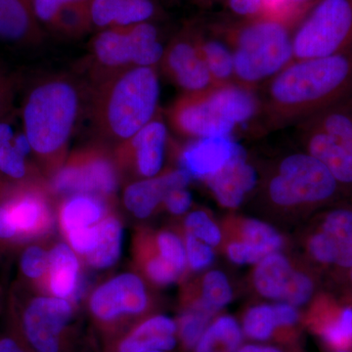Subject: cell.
<instances>
[{"mask_svg":"<svg viewBox=\"0 0 352 352\" xmlns=\"http://www.w3.org/2000/svg\"><path fill=\"white\" fill-rule=\"evenodd\" d=\"M78 261L75 252L65 243L50 252V289L56 298H71L78 291Z\"/></svg>","mask_w":352,"mask_h":352,"instance_id":"cell-25","label":"cell"},{"mask_svg":"<svg viewBox=\"0 0 352 352\" xmlns=\"http://www.w3.org/2000/svg\"><path fill=\"white\" fill-rule=\"evenodd\" d=\"M333 352H352V347L351 349H335Z\"/></svg>","mask_w":352,"mask_h":352,"instance_id":"cell-52","label":"cell"},{"mask_svg":"<svg viewBox=\"0 0 352 352\" xmlns=\"http://www.w3.org/2000/svg\"><path fill=\"white\" fill-rule=\"evenodd\" d=\"M212 315L214 312L210 311L201 300L182 315L178 328L180 339L185 347L195 349L206 329L210 325Z\"/></svg>","mask_w":352,"mask_h":352,"instance_id":"cell-32","label":"cell"},{"mask_svg":"<svg viewBox=\"0 0 352 352\" xmlns=\"http://www.w3.org/2000/svg\"><path fill=\"white\" fill-rule=\"evenodd\" d=\"M177 325L164 315L141 323L120 344V352L168 351L176 346Z\"/></svg>","mask_w":352,"mask_h":352,"instance_id":"cell-21","label":"cell"},{"mask_svg":"<svg viewBox=\"0 0 352 352\" xmlns=\"http://www.w3.org/2000/svg\"><path fill=\"white\" fill-rule=\"evenodd\" d=\"M187 232L208 245H217L221 240L219 227L204 212H191L185 221Z\"/></svg>","mask_w":352,"mask_h":352,"instance_id":"cell-37","label":"cell"},{"mask_svg":"<svg viewBox=\"0 0 352 352\" xmlns=\"http://www.w3.org/2000/svg\"><path fill=\"white\" fill-rule=\"evenodd\" d=\"M296 24L259 16L237 25H217L232 50L235 82L258 89L292 63Z\"/></svg>","mask_w":352,"mask_h":352,"instance_id":"cell-4","label":"cell"},{"mask_svg":"<svg viewBox=\"0 0 352 352\" xmlns=\"http://www.w3.org/2000/svg\"><path fill=\"white\" fill-rule=\"evenodd\" d=\"M244 150L233 135L194 139L182 149L179 168L186 171L191 179L206 182Z\"/></svg>","mask_w":352,"mask_h":352,"instance_id":"cell-14","label":"cell"},{"mask_svg":"<svg viewBox=\"0 0 352 352\" xmlns=\"http://www.w3.org/2000/svg\"><path fill=\"white\" fill-rule=\"evenodd\" d=\"M258 180V173L248 162V154L244 150L206 182L222 206L237 208L245 196L256 186Z\"/></svg>","mask_w":352,"mask_h":352,"instance_id":"cell-17","label":"cell"},{"mask_svg":"<svg viewBox=\"0 0 352 352\" xmlns=\"http://www.w3.org/2000/svg\"><path fill=\"white\" fill-rule=\"evenodd\" d=\"M198 38L201 54L215 87L235 82L232 50L219 28L215 25L208 31L199 27Z\"/></svg>","mask_w":352,"mask_h":352,"instance_id":"cell-22","label":"cell"},{"mask_svg":"<svg viewBox=\"0 0 352 352\" xmlns=\"http://www.w3.org/2000/svg\"><path fill=\"white\" fill-rule=\"evenodd\" d=\"M50 268V254L43 248L31 245L23 252L21 258V270L25 276L31 279H38L43 276Z\"/></svg>","mask_w":352,"mask_h":352,"instance_id":"cell-39","label":"cell"},{"mask_svg":"<svg viewBox=\"0 0 352 352\" xmlns=\"http://www.w3.org/2000/svg\"><path fill=\"white\" fill-rule=\"evenodd\" d=\"M133 67L156 68L161 65L166 46L160 39L159 30L151 22L131 25Z\"/></svg>","mask_w":352,"mask_h":352,"instance_id":"cell-29","label":"cell"},{"mask_svg":"<svg viewBox=\"0 0 352 352\" xmlns=\"http://www.w3.org/2000/svg\"><path fill=\"white\" fill-rule=\"evenodd\" d=\"M106 214L100 197L78 194L68 197L61 208L60 220L65 233L82 230L97 226Z\"/></svg>","mask_w":352,"mask_h":352,"instance_id":"cell-26","label":"cell"},{"mask_svg":"<svg viewBox=\"0 0 352 352\" xmlns=\"http://www.w3.org/2000/svg\"><path fill=\"white\" fill-rule=\"evenodd\" d=\"M32 151L25 136L14 138L11 127L0 124V171L14 179L27 173L25 157Z\"/></svg>","mask_w":352,"mask_h":352,"instance_id":"cell-30","label":"cell"},{"mask_svg":"<svg viewBox=\"0 0 352 352\" xmlns=\"http://www.w3.org/2000/svg\"><path fill=\"white\" fill-rule=\"evenodd\" d=\"M71 305L60 298H36L23 314V331L36 352H59L61 337L71 320Z\"/></svg>","mask_w":352,"mask_h":352,"instance_id":"cell-11","label":"cell"},{"mask_svg":"<svg viewBox=\"0 0 352 352\" xmlns=\"http://www.w3.org/2000/svg\"><path fill=\"white\" fill-rule=\"evenodd\" d=\"M166 208L173 214H182L192 204L191 193L186 188L171 190L164 200Z\"/></svg>","mask_w":352,"mask_h":352,"instance_id":"cell-45","label":"cell"},{"mask_svg":"<svg viewBox=\"0 0 352 352\" xmlns=\"http://www.w3.org/2000/svg\"><path fill=\"white\" fill-rule=\"evenodd\" d=\"M243 331L232 317L222 316L208 326L195 346V352H237Z\"/></svg>","mask_w":352,"mask_h":352,"instance_id":"cell-28","label":"cell"},{"mask_svg":"<svg viewBox=\"0 0 352 352\" xmlns=\"http://www.w3.org/2000/svg\"><path fill=\"white\" fill-rule=\"evenodd\" d=\"M186 256L190 266L194 270H201L208 267L214 261V252L208 245L204 244L194 236L187 234Z\"/></svg>","mask_w":352,"mask_h":352,"instance_id":"cell-40","label":"cell"},{"mask_svg":"<svg viewBox=\"0 0 352 352\" xmlns=\"http://www.w3.org/2000/svg\"><path fill=\"white\" fill-rule=\"evenodd\" d=\"M0 352H28L18 344V342L10 338H4L0 340Z\"/></svg>","mask_w":352,"mask_h":352,"instance_id":"cell-50","label":"cell"},{"mask_svg":"<svg viewBox=\"0 0 352 352\" xmlns=\"http://www.w3.org/2000/svg\"><path fill=\"white\" fill-rule=\"evenodd\" d=\"M228 256L233 263L238 264L256 263L263 259L258 252L244 242H236L229 245Z\"/></svg>","mask_w":352,"mask_h":352,"instance_id":"cell-46","label":"cell"},{"mask_svg":"<svg viewBox=\"0 0 352 352\" xmlns=\"http://www.w3.org/2000/svg\"><path fill=\"white\" fill-rule=\"evenodd\" d=\"M91 54L99 69L98 78L133 67L131 25L109 28L97 32L92 39Z\"/></svg>","mask_w":352,"mask_h":352,"instance_id":"cell-19","label":"cell"},{"mask_svg":"<svg viewBox=\"0 0 352 352\" xmlns=\"http://www.w3.org/2000/svg\"><path fill=\"white\" fill-rule=\"evenodd\" d=\"M94 30L150 22L157 15L155 0H89Z\"/></svg>","mask_w":352,"mask_h":352,"instance_id":"cell-18","label":"cell"},{"mask_svg":"<svg viewBox=\"0 0 352 352\" xmlns=\"http://www.w3.org/2000/svg\"><path fill=\"white\" fill-rule=\"evenodd\" d=\"M199 25L183 28L166 46L162 63L164 75L183 94H199L217 87L199 44Z\"/></svg>","mask_w":352,"mask_h":352,"instance_id":"cell-10","label":"cell"},{"mask_svg":"<svg viewBox=\"0 0 352 352\" xmlns=\"http://www.w3.org/2000/svg\"><path fill=\"white\" fill-rule=\"evenodd\" d=\"M90 310L98 320L113 322L124 315L142 314L148 296L142 280L124 273L101 285L90 298Z\"/></svg>","mask_w":352,"mask_h":352,"instance_id":"cell-12","label":"cell"},{"mask_svg":"<svg viewBox=\"0 0 352 352\" xmlns=\"http://www.w3.org/2000/svg\"><path fill=\"white\" fill-rule=\"evenodd\" d=\"M67 237L75 252L88 256L90 252H94L98 241V224L67 234Z\"/></svg>","mask_w":352,"mask_h":352,"instance_id":"cell-42","label":"cell"},{"mask_svg":"<svg viewBox=\"0 0 352 352\" xmlns=\"http://www.w3.org/2000/svg\"><path fill=\"white\" fill-rule=\"evenodd\" d=\"M12 94V85L8 78L0 75V112L6 108Z\"/></svg>","mask_w":352,"mask_h":352,"instance_id":"cell-49","label":"cell"},{"mask_svg":"<svg viewBox=\"0 0 352 352\" xmlns=\"http://www.w3.org/2000/svg\"><path fill=\"white\" fill-rule=\"evenodd\" d=\"M17 234L8 210L0 206V239H11Z\"/></svg>","mask_w":352,"mask_h":352,"instance_id":"cell-48","label":"cell"},{"mask_svg":"<svg viewBox=\"0 0 352 352\" xmlns=\"http://www.w3.org/2000/svg\"><path fill=\"white\" fill-rule=\"evenodd\" d=\"M328 168L308 153L289 155L280 162L268 182L270 200L283 207L323 203L339 191Z\"/></svg>","mask_w":352,"mask_h":352,"instance_id":"cell-7","label":"cell"},{"mask_svg":"<svg viewBox=\"0 0 352 352\" xmlns=\"http://www.w3.org/2000/svg\"><path fill=\"white\" fill-rule=\"evenodd\" d=\"M89 0L73 2L59 9L48 25L60 34L78 36L94 30L89 14Z\"/></svg>","mask_w":352,"mask_h":352,"instance_id":"cell-31","label":"cell"},{"mask_svg":"<svg viewBox=\"0 0 352 352\" xmlns=\"http://www.w3.org/2000/svg\"><path fill=\"white\" fill-rule=\"evenodd\" d=\"M294 60L352 51V0H318L293 32Z\"/></svg>","mask_w":352,"mask_h":352,"instance_id":"cell-6","label":"cell"},{"mask_svg":"<svg viewBox=\"0 0 352 352\" xmlns=\"http://www.w3.org/2000/svg\"><path fill=\"white\" fill-rule=\"evenodd\" d=\"M82 95L68 78H51L32 88L23 108L24 135L38 157L61 168L67 146L80 117Z\"/></svg>","mask_w":352,"mask_h":352,"instance_id":"cell-3","label":"cell"},{"mask_svg":"<svg viewBox=\"0 0 352 352\" xmlns=\"http://www.w3.org/2000/svg\"><path fill=\"white\" fill-rule=\"evenodd\" d=\"M190 177L186 171H168L152 178H144L131 183L124 193V203L127 210L138 219H147L155 208L164 201L171 190L186 188Z\"/></svg>","mask_w":352,"mask_h":352,"instance_id":"cell-16","label":"cell"},{"mask_svg":"<svg viewBox=\"0 0 352 352\" xmlns=\"http://www.w3.org/2000/svg\"><path fill=\"white\" fill-rule=\"evenodd\" d=\"M82 0H34V10L39 24L50 25L58 11L67 4Z\"/></svg>","mask_w":352,"mask_h":352,"instance_id":"cell-43","label":"cell"},{"mask_svg":"<svg viewBox=\"0 0 352 352\" xmlns=\"http://www.w3.org/2000/svg\"><path fill=\"white\" fill-rule=\"evenodd\" d=\"M278 328L293 327L298 323V310L289 303H279L273 307Z\"/></svg>","mask_w":352,"mask_h":352,"instance_id":"cell-47","label":"cell"},{"mask_svg":"<svg viewBox=\"0 0 352 352\" xmlns=\"http://www.w3.org/2000/svg\"><path fill=\"white\" fill-rule=\"evenodd\" d=\"M351 281H352V268H351Z\"/></svg>","mask_w":352,"mask_h":352,"instance_id":"cell-54","label":"cell"},{"mask_svg":"<svg viewBox=\"0 0 352 352\" xmlns=\"http://www.w3.org/2000/svg\"><path fill=\"white\" fill-rule=\"evenodd\" d=\"M170 129L191 139L233 135L237 127L227 118L215 87L199 94H182L168 109Z\"/></svg>","mask_w":352,"mask_h":352,"instance_id":"cell-9","label":"cell"},{"mask_svg":"<svg viewBox=\"0 0 352 352\" xmlns=\"http://www.w3.org/2000/svg\"><path fill=\"white\" fill-rule=\"evenodd\" d=\"M157 245L162 258L182 273L186 266L187 256L186 250L179 238L170 232L161 233L157 237Z\"/></svg>","mask_w":352,"mask_h":352,"instance_id":"cell-38","label":"cell"},{"mask_svg":"<svg viewBox=\"0 0 352 352\" xmlns=\"http://www.w3.org/2000/svg\"><path fill=\"white\" fill-rule=\"evenodd\" d=\"M309 251L319 263L352 268V210L329 212L320 231L310 240Z\"/></svg>","mask_w":352,"mask_h":352,"instance_id":"cell-15","label":"cell"},{"mask_svg":"<svg viewBox=\"0 0 352 352\" xmlns=\"http://www.w3.org/2000/svg\"><path fill=\"white\" fill-rule=\"evenodd\" d=\"M160 80L156 68L129 67L96 78L92 122L97 133L122 144L159 113Z\"/></svg>","mask_w":352,"mask_h":352,"instance_id":"cell-2","label":"cell"},{"mask_svg":"<svg viewBox=\"0 0 352 352\" xmlns=\"http://www.w3.org/2000/svg\"><path fill=\"white\" fill-rule=\"evenodd\" d=\"M243 242L258 252L263 258L275 254L282 247V239L272 227L258 221L250 219L243 226Z\"/></svg>","mask_w":352,"mask_h":352,"instance_id":"cell-33","label":"cell"},{"mask_svg":"<svg viewBox=\"0 0 352 352\" xmlns=\"http://www.w3.org/2000/svg\"><path fill=\"white\" fill-rule=\"evenodd\" d=\"M17 233L34 235L46 230L50 214L43 196L36 192H25L15 197L6 207Z\"/></svg>","mask_w":352,"mask_h":352,"instance_id":"cell-24","label":"cell"},{"mask_svg":"<svg viewBox=\"0 0 352 352\" xmlns=\"http://www.w3.org/2000/svg\"><path fill=\"white\" fill-rule=\"evenodd\" d=\"M237 352H284L275 346H259V344H247L241 346Z\"/></svg>","mask_w":352,"mask_h":352,"instance_id":"cell-51","label":"cell"},{"mask_svg":"<svg viewBox=\"0 0 352 352\" xmlns=\"http://www.w3.org/2000/svg\"><path fill=\"white\" fill-rule=\"evenodd\" d=\"M146 272L153 282L159 285L173 283L182 274L161 256L148 261L146 264Z\"/></svg>","mask_w":352,"mask_h":352,"instance_id":"cell-41","label":"cell"},{"mask_svg":"<svg viewBox=\"0 0 352 352\" xmlns=\"http://www.w3.org/2000/svg\"><path fill=\"white\" fill-rule=\"evenodd\" d=\"M258 92L261 129L296 126L352 94V51L294 60Z\"/></svg>","mask_w":352,"mask_h":352,"instance_id":"cell-1","label":"cell"},{"mask_svg":"<svg viewBox=\"0 0 352 352\" xmlns=\"http://www.w3.org/2000/svg\"><path fill=\"white\" fill-rule=\"evenodd\" d=\"M117 166L101 148L78 151L54 173L53 191L59 195L88 194L105 198L118 188Z\"/></svg>","mask_w":352,"mask_h":352,"instance_id":"cell-8","label":"cell"},{"mask_svg":"<svg viewBox=\"0 0 352 352\" xmlns=\"http://www.w3.org/2000/svg\"><path fill=\"white\" fill-rule=\"evenodd\" d=\"M307 153L352 187V94L296 124Z\"/></svg>","mask_w":352,"mask_h":352,"instance_id":"cell-5","label":"cell"},{"mask_svg":"<svg viewBox=\"0 0 352 352\" xmlns=\"http://www.w3.org/2000/svg\"><path fill=\"white\" fill-rule=\"evenodd\" d=\"M227 8L243 20L263 16V0H224Z\"/></svg>","mask_w":352,"mask_h":352,"instance_id":"cell-44","label":"cell"},{"mask_svg":"<svg viewBox=\"0 0 352 352\" xmlns=\"http://www.w3.org/2000/svg\"><path fill=\"white\" fill-rule=\"evenodd\" d=\"M168 140V124L159 113L138 133L118 145V160L122 164L133 166L142 177H155L163 168Z\"/></svg>","mask_w":352,"mask_h":352,"instance_id":"cell-13","label":"cell"},{"mask_svg":"<svg viewBox=\"0 0 352 352\" xmlns=\"http://www.w3.org/2000/svg\"><path fill=\"white\" fill-rule=\"evenodd\" d=\"M296 273L289 261L275 252L259 261L254 271V285L266 298L286 302Z\"/></svg>","mask_w":352,"mask_h":352,"instance_id":"cell-23","label":"cell"},{"mask_svg":"<svg viewBox=\"0 0 352 352\" xmlns=\"http://www.w3.org/2000/svg\"><path fill=\"white\" fill-rule=\"evenodd\" d=\"M278 329L274 309L270 305H258L248 311L243 321V333L259 342L270 340Z\"/></svg>","mask_w":352,"mask_h":352,"instance_id":"cell-34","label":"cell"},{"mask_svg":"<svg viewBox=\"0 0 352 352\" xmlns=\"http://www.w3.org/2000/svg\"><path fill=\"white\" fill-rule=\"evenodd\" d=\"M232 291L228 280L220 271H212L206 275L203 284V298L201 302L214 312L230 302Z\"/></svg>","mask_w":352,"mask_h":352,"instance_id":"cell-35","label":"cell"},{"mask_svg":"<svg viewBox=\"0 0 352 352\" xmlns=\"http://www.w3.org/2000/svg\"><path fill=\"white\" fill-rule=\"evenodd\" d=\"M321 336L335 349L352 347V307L344 308L335 321L321 330Z\"/></svg>","mask_w":352,"mask_h":352,"instance_id":"cell-36","label":"cell"},{"mask_svg":"<svg viewBox=\"0 0 352 352\" xmlns=\"http://www.w3.org/2000/svg\"><path fill=\"white\" fill-rule=\"evenodd\" d=\"M43 32L34 0H0V39L15 43L41 41Z\"/></svg>","mask_w":352,"mask_h":352,"instance_id":"cell-20","label":"cell"},{"mask_svg":"<svg viewBox=\"0 0 352 352\" xmlns=\"http://www.w3.org/2000/svg\"><path fill=\"white\" fill-rule=\"evenodd\" d=\"M122 227L119 219L106 217L98 223V241L87 261L95 270H106L119 261L122 254Z\"/></svg>","mask_w":352,"mask_h":352,"instance_id":"cell-27","label":"cell"},{"mask_svg":"<svg viewBox=\"0 0 352 352\" xmlns=\"http://www.w3.org/2000/svg\"><path fill=\"white\" fill-rule=\"evenodd\" d=\"M148 352H166V351H148Z\"/></svg>","mask_w":352,"mask_h":352,"instance_id":"cell-53","label":"cell"}]
</instances>
